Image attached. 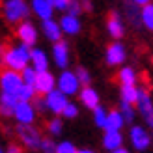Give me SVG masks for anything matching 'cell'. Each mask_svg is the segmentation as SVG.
<instances>
[{
	"label": "cell",
	"instance_id": "cell-1",
	"mask_svg": "<svg viewBox=\"0 0 153 153\" xmlns=\"http://www.w3.org/2000/svg\"><path fill=\"white\" fill-rule=\"evenodd\" d=\"M30 51H32L30 45L19 43V45H15V47H10L4 52L2 62L6 64V67H10V69L22 71L28 65V62H30Z\"/></svg>",
	"mask_w": 153,
	"mask_h": 153
},
{
	"label": "cell",
	"instance_id": "cell-2",
	"mask_svg": "<svg viewBox=\"0 0 153 153\" xmlns=\"http://www.w3.org/2000/svg\"><path fill=\"white\" fill-rule=\"evenodd\" d=\"M4 17L7 22H21L30 15V6L26 0H6L2 6Z\"/></svg>",
	"mask_w": 153,
	"mask_h": 153
},
{
	"label": "cell",
	"instance_id": "cell-3",
	"mask_svg": "<svg viewBox=\"0 0 153 153\" xmlns=\"http://www.w3.org/2000/svg\"><path fill=\"white\" fill-rule=\"evenodd\" d=\"M22 84H25V80H22L21 71H15V69L6 67V69L0 73V88H2V91H7V94H17Z\"/></svg>",
	"mask_w": 153,
	"mask_h": 153
},
{
	"label": "cell",
	"instance_id": "cell-4",
	"mask_svg": "<svg viewBox=\"0 0 153 153\" xmlns=\"http://www.w3.org/2000/svg\"><path fill=\"white\" fill-rule=\"evenodd\" d=\"M36 105L32 101H19L13 106V118L17 120L19 125H32V121L36 120Z\"/></svg>",
	"mask_w": 153,
	"mask_h": 153
},
{
	"label": "cell",
	"instance_id": "cell-5",
	"mask_svg": "<svg viewBox=\"0 0 153 153\" xmlns=\"http://www.w3.org/2000/svg\"><path fill=\"white\" fill-rule=\"evenodd\" d=\"M80 86L82 82L79 79L76 71H67V69H62V75L58 76V88L67 95H75L76 91H80Z\"/></svg>",
	"mask_w": 153,
	"mask_h": 153
},
{
	"label": "cell",
	"instance_id": "cell-6",
	"mask_svg": "<svg viewBox=\"0 0 153 153\" xmlns=\"http://www.w3.org/2000/svg\"><path fill=\"white\" fill-rule=\"evenodd\" d=\"M17 134H19L21 142L25 144L28 149H39L43 138H41V134H39L37 129H34L32 125H19Z\"/></svg>",
	"mask_w": 153,
	"mask_h": 153
},
{
	"label": "cell",
	"instance_id": "cell-7",
	"mask_svg": "<svg viewBox=\"0 0 153 153\" xmlns=\"http://www.w3.org/2000/svg\"><path fill=\"white\" fill-rule=\"evenodd\" d=\"M136 108H138L142 120L153 129V101H151L149 91L146 88H140V97L136 101Z\"/></svg>",
	"mask_w": 153,
	"mask_h": 153
},
{
	"label": "cell",
	"instance_id": "cell-8",
	"mask_svg": "<svg viewBox=\"0 0 153 153\" xmlns=\"http://www.w3.org/2000/svg\"><path fill=\"white\" fill-rule=\"evenodd\" d=\"M129 138H131L133 148H136L138 151L148 149L149 144H151V134L144 127H140V125H133L131 127V131H129Z\"/></svg>",
	"mask_w": 153,
	"mask_h": 153
},
{
	"label": "cell",
	"instance_id": "cell-9",
	"mask_svg": "<svg viewBox=\"0 0 153 153\" xmlns=\"http://www.w3.org/2000/svg\"><path fill=\"white\" fill-rule=\"evenodd\" d=\"M45 101H47V106H49V110L51 112H54V114H62L64 112V108H65V105L69 103L67 101V94H64L62 90H52V91H49L47 95H45Z\"/></svg>",
	"mask_w": 153,
	"mask_h": 153
},
{
	"label": "cell",
	"instance_id": "cell-10",
	"mask_svg": "<svg viewBox=\"0 0 153 153\" xmlns=\"http://www.w3.org/2000/svg\"><path fill=\"white\" fill-rule=\"evenodd\" d=\"M15 34H17L21 43H26V45H30V47L36 45V41H37V28L30 21H21L17 25V32Z\"/></svg>",
	"mask_w": 153,
	"mask_h": 153
},
{
	"label": "cell",
	"instance_id": "cell-11",
	"mask_svg": "<svg viewBox=\"0 0 153 153\" xmlns=\"http://www.w3.org/2000/svg\"><path fill=\"white\" fill-rule=\"evenodd\" d=\"M56 86H58V79H54V75H52L49 69L47 71H37V79H36V90H37V94L47 95L49 91H52Z\"/></svg>",
	"mask_w": 153,
	"mask_h": 153
},
{
	"label": "cell",
	"instance_id": "cell-12",
	"mask_svg": "<svg viewBox=\"0 0 153 153\" xmlns=\"http://www.w3.org/2000/svg\"><path fill=\"white\" fill-rule=\"evenodd\" d=\"M52 60L60 69H65L69 64V47L65 41H56L52 47Z\"/></svg>",
	"mask_w": 153,
	"mask_h": 153
},
{
	"label": "cell",
	"instance_id": "cell-13",
	"mask_svg": "<svg viewBox=\"0 0 153 153\" xmlns=\"http://www.w3.org/2000/svg\"><path fill=\"white\" fill-rule=\"evenodd\" d=\"M105 60L108 65H120L125 60V47L121 43H112L105 52Z\"/></svg>",
	"mask_w": 153,
	"mask_h": 153
},
{
	"label": "cell",
	"instance_id": "cell-14",
	"mask_svg": "<svg viewBox=\"0 0 153 153\" xmlns=\"http://www.w3.org/2000/svg\"><path fill=\"white\" fill-rule=\"evenodd\" d=\"M41 30H43L45 37H47L49 41H52V43L60 41V39H62V34H64V30H62V26H60V22H56L54 19H45Z\"/></svg>",
	"mask_w": 153,
	"mask_h": 153
},
{
	"label": "cell",
	"instance_id": "cell-15",
	"mask_svg": "<svg viewBox=\"0 0 153 153\" xmlns=\"http://www.w3.org/2000/svg\"><path fill=\"white\" fill-rule=\"evenodd\" d=\"M32 11H34L41 21H45V19H52L54 6H52L51 0H32Z\"/></svg>",
	"mask_w": 153,
	"mask_h": 153
},
{
	"label": "cell",
	"instance_id": "cell-16",
	"mask_svg": "<svg viewBox=\"0 0 153 153\" xmlns=\"http://www.w3.org/2000/svg\"><path fill=\"white\" fill-rule=\"evenodd\" d=\"M60 26H62L64 34H69V36H76L80 32V21H79V15H73V13H65L62 21H60Z\"/></svg>",
	"mask_w": 153,
	"mask_h": 153
},
{
	"label": "cell",
	"instance_id": "cell-17",
	"mask_svg": "<svg viewBox=\"0 0 153 153\" xmlns=\"http://www.w3.org/2000/svg\"><path fill=\"white\" fill-rule=\"evenodd\" d=\"M79 94H80V103L86 106V108L94 110L95 106H99V94L90 86V84H88V86H84Z\"/></svg>",
	"mask_w": 153,
	"mask_h": 153
},
{
	"label": "cell",
	"instance_id": "cell-18",
	"mask_svg": "<svg viewBox=\"0 0 153 153\" xmlns=\"http://www.w3.org/2000/svg\"><path fill=\"white\" fill-rule=\"evenodd\" d=\"M30 62H32V67L36 71H47L49 69V58L45 54V51L34 47L30 51Z\"/></svg>",
	"mask_w": 153,
	"mask_h": 153
},
{
	"label": "cell",
	"instance_id": "cell-19",
	"mask_svg": "<svg viewBox=\"0 0 153 153\" xmlns=\"http://www.w3.org/2000/svg\"><path fill=\"white\" fill-rule=\"evenodd\" d=\"M127 123L121 110H110L108 112V118H106V123H105V131H121V127Z\"/></svg>",
	"mask_w": 153,
	"mask_h": 153
},
{
	"label": "cell",
	"instance_id": "cell-20",
	"mask_svg": "<svg viewBox=\"0 0 153 153\" xmlns=\"http://www.w3.org/2000/svg\"><path fill=\"white\" fill-rule=\"evenodd\" d=\"M103 146L105 149H118L123 146V136H121V131H105V136H103Z\"/></svg>",
	"mask_w": 153,
	"mask_h": 153
},
{
	"label": "cell",
	"instance_id": "cell-21",
	"mask_svg": "<svg viewBox=\"0 0 153 153\" xmlns=\"http://www.w3.org/2000/svg\"><path fill=\"white\" fill-rule=\"evenodd\" d=\"M120 94H121V101L136 105V101H138V97H140V88L136 86V84H121Z\"/></svg>",
	"mask_w": 153,
	"mask_h": 153
},
{
	"label": "cell",
	"instance_id": "cell-22",
	"mask_svg": "<svg viewBox=\"0 0 153 153\" xmlns=\"http://www.w3.org/2000/svg\"><path fill=\"white\" fill-rule=\"evenodd\" d=\"M106 30H108V34L112 37H116V39H120V37L123 36V22H121V19L116 13H112L108 17V21H106Z\"/></svg>",
	"mask_w": 153,
	"mask_h": 153
},
{
	"label": "cell",
	"instance_id": "cell-23",
	"mask_svg": "<svg viewBox=\"0 0 153 153\" xmlns=\"http://www.w3.org/2000/svg\"><path fill=\"white\" fill-rule=\"evenodd\" d=\"M140 21H142V25L146 26L148 30H151L153 32V4H146V6H142V10H140Z\"/></svg>",
	"mask_w": 153,
	"mask_h": 153
},
{
	"label": "cell",
	"instance_id": "cell-24",
	"mask_svg": "<svg viewBox=\"0 0 153 153\" xmlns=\"http://www.w3.org/2000/svg\"><path fill=\"white\" fill-rule=\"evenodd\" d=\"M120 84H136V73L133 67H121L118 73Z\"/></svg>",
	"mask_w": 153,
	"mask_h": 153
},
{
	"label": "cell",
	"instance_id": "cell-25",
	"mask_svg": "<svg viewBox=\"0 0 153 153\" xmlns=\"http://www.w3.org/2000/svg\"><path fill=\"white\" fill-rule=\"evenodd\" d=\"M36 94H37L36 86H32V84H22L21 90L17 91V97H19V101H32L36 97Z\"/></svg>",
	"mask_w": 153,
	"mask_h": 153
},
{
	"label": "cell",
	"instance_id": "cell-26",
	"mask_svg": "<svg viewBox=\"0 0 153 153\" xmlns=\"http://www.w3.org/2000/svg\"><path fill=\"white\" fill-rule=\"evenodd\" d=\"M106 118H108V112H106V108H103V106H95V108H94V121H95V125L101 127V129H105Z\"/></svg>",
	"mask_w": 153,
	"mask_h": 153
},
{
	"label": "cell",
	"instance_id": "cell-27",
	"mask_svg": "<svg viewBox=\"0 0 153 153\" xmlns=\"http://www.w3.org/2000/svg\"><path fill=\"white\" fill-rule=\"evenodd\" d=\"M22 75V80H25V84H32V86H36V79H37V71L34 69L32 65H26L25 69L21 71Z\"/></svg>",
	"mask_w": 153,
	"mask_h": 153
},
{
	"label": "cell",
	"instance_id": "cell-28",
	"mask_svg": "<svg viewBox=\"0 0 153 153\" xmlns=\"http://www.w3.org/2000/svg\"><path fill=\"white\" fill-rule=\"evenodd\" d=\"M19 103V97L17 94H7V91H2V95H0V105L4 106H10V108H13L15 105Z\"/></svg>",
	"mask_w": 153,
	"mask_h": 153
},
{
	"label": "cell",
	"instance_id": "cell-29",
	"mask_svg": "<svg viewBox=\"0 0 153 153\" xmlns=\"http://www.w3.org/2000/svg\"><path fill=\"white\" fill-rule=\"evenodd\" d=\"M120 110H121V114H123L125 121H133V120H134V108H133L131 103L121 101V103H120Z\"/></svg>",
	"mask_w": 153,
	"mask_h": 153
},
{
	"label": "cell",
	"instance_id": "cell-30",
	"mask_svg": "<svg viewBox=\"0 0 153 153\" xmlns=\"http://www.w3.org/2000/svg\"><path fill=\"white\" fill-rule=\"evenodd\" d=\"M62 116L67 118V120L76 118V116H79V106H76L75 103H67V105H65V108H64V112H62Z\"/></svg>",
	"mask_w": 153,
	"mask_h": 153
},
{
	"label": "cell",
	"instance_id": "cell-31",
	"mask_svg": "<svg viewBox=\"0 0 153 153\" xmlns=\"http://www.w3.org/2000/svg\"><path fill=\"white\" fill-rule=\"evenodd\" d=\"M82 10H84V7H82V0H69V6H67V13L80 15Z\"/></svg>",
	"mask_w": 153,
	"mask_h": 153
},
{
	"label": "cell",
	"instance_id": "cell-32",
	"mask_svg": "<svg viewBox=\"0 0 153 153\" xmlns=\"http://www.w3.org/2000/svg\"><path fill=\"white\" fill-rule=\"evenodd\" d=\"M56 148H58V144H54L52 140H41V146H39V149H41V153H56Z\"/></svg>",
	"mask_w": 153,
	"mask_h": 153
},
{
	"label": "cell",
	"instance_id": "cell-33",
	"mask_svg": "<svg viewBox=\"0 0 153 153\" xmlns=\"http://www.w3.org/2000/svg\"><path fill=\"white\" fill-rule=\"evenodd\" d=\"M47 131L51 133V134H60V133H62V121H60V120H51L49 121V125H47Z\"/></svg>",
	"mask_w": 153,
	"mask_h": 153
},
{
	"label": "cell",
	"instance_id": "cell-34",
	"mask_svg": "<svg viewBox=\"0 0 153 153\" xmlns=\"http://www.w3.org/2000/svg\"><path fill=\"white\" fill-rule=\"evenodd\" d=\"M79 149H76L71 142H62V144H58V148H56V153H76Z\"/></svg>",
	"mask_w": 153,
	"mask_h": 153
},
{
	"label": "cell",
	"instance_id": "cell-35",
	"mask_svg": "<svg viewBox=\"0 0 153 153\" xmlns=\"http://www.w3.org/2000/svg\"><path fill=\"white\" fill-rule=\"evenodd\" d=\"M76 75H79V79H80V82H82V86H88V84H90L91 75H90L88 69H84V67H79V69H76Z\"/></svg>",
	"mask_w": 153,
	"mask_h": 153
},
{
	"label": "cell",
	"instance_id": "cell-36",
	"mask_svg": "<svg viewBox=\"0 0 153 153\" xmlns=\"http://www.w3.org/2000/svg\"><path fill=\"white\" fill-rule=\"evenodd\" d=\"M54 10H60V11H67V6H69V0H51Z\"/></svg>",
	"mask_w": 153,
	"mask_h": 153
},
{
	"label": "cell",
	"instance_id": "cell-37",
	"mask_svg": "<svg viewBox=\"0 0 153 153\" xmlns=\"http://www.w3.org/2000/svg\"><path fill=\"white\" fill-rule=\"evenodd\" d=\"M36 108L39 110V112H45V110H49V106H47V101H45V97L43 99H36Z\"/></svg>",
	"mask_w": 153,
	"mask_h": 153
},
{
	"label": "cell",
	"instance_id": "cell-38",
	"mask_svg": "<svg viewBox=\"0 0 153 153\" xmlns=\"http://www.w3.org/2000/svg\"><path fill=\"white\" fill-rule=\"evenodd\" d=\"M6 153H25V151H22V148L17 146V144H10L7 149H6Z\"/></svg>",
	"mask_w": 153,
	"mask_h": 153
},
{
	"label": "cell",
	"instance_id": "cell-39",
	"mask_svg": "<svg viewBox=\"0 0 153 153\" xmlns=\"http://www.w3.org/2000/svg\"><path fill=\"white\" fill-rule=\"evenodd\" d=\"M82 7H84V11H91V2L90 0H82Z\"/></svg>",
	"mask_w": 153,
	"mask_h": 153
},
{
	"label": "cell",
	"instance_id": "cell-40",
	"mask_svg": "<svg viewBox=\"0 0 153 153\" xmlns=\"http://www.w3.org/2000/svg\"><path fill=\"white\" fill-rule=\"evenodd\" d=\"M131 2H134L136 6H146V4L151 2V0H131Z\"/></svg>",
	"mask_w": 153,
	"mask_h": 153
},
{
	"label": "cell",
	"instance_id": "cell-41",
	"mask_svg": "<svg viewBox=\"0 0 153 153\" xmlns=\"http://www.w3.org/2000/svg\"><path fill=\"white\" fill-rule=\"evenodd\" d=\"M110 153H131V151H127V149H125L123 146H121V148H118V149H112Z\"/></svg>",
	"mask_w": 153,
	"mask_h": 153
},
{
	"label": "cell",
	"instance_id": "cell-42",
	"mask_svg": "<svg viewBox=\"0 0 153 153\" xmlns=\"http://www.w3.org/2000/svg\"><path fill=\"white\" fill-rule=\"evenodd\" d=\"M76 153H94V151H91V149H88V148H84V149H79Z\"/></svg>",
	"mask_w": 153,
	"mask_h": 153
},
{
	"label": "cell",
	"instance_id": "cell-43",
	"mask_svg": "<svg viewBox=\"0 0 153 153\" xmlns=\"http://www.w3.org/2000/svg\"><path fill=\"white\" fill-rule=\"evenodd\" d=\"M4 52H6V51H4V47H2V45H0V58L4 56Z\"/></svg>",
	"mask_w": 153,
	"mask_h": 153
},
{
	"label": "cell",
	"instance_id": "cell-44",
	"mask_svg": "<svg viewBox=\"0 0 153 153\" xmlns=\"http://www.w3.org/2000/svg\"><path fill=\"white\" fill-rule=\"evenodd\" d=\"M0 153H6V151H2V148H0Z\"/></svg>",
	"mask_w": 153,
	"mask_h": 153
}]
</instances>
